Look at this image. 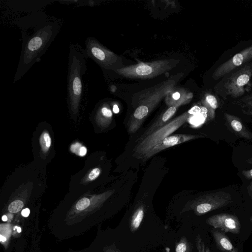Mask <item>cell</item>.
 <instances>
[{
	"mask_svg": "<svg viewBox=\"0 0 252 252\" xmlns=\"http://www.w3.org/2000/svg\"><path fill=\"white\" fill-rule=\"evenodd\" d=\"M32 21V32L28 35H22L21 54L15 74L13 82L21 79L47 51L59 32V24L45 19Z\"/></svg>",
	"mask_w": 252,
	"mask_h": 252,
	"instance_id": "1",
	"label": "cell"
},
{
	"mask_svg": "<svg viewBox=\"0 0 252 252\" xmlns=\"http://www.w3.org/2000/svg\"><path fill=\"white\" fill-rule=\"evenodd\" d=\"M183 75V73L173 75L152 87L134 94L131 104L135 109L127 124L129 133H134L139 129L143 122L161 101L174 91Z\"/></svg>",
	"mask_w": 252,
	"mask_h": 252,
	"instance_id": "2",
	"label": "cell"
},
{
	"mask_svg": "<svg viewBox=\"0 0 252 252\" xmlns=\"http://www.w3.org/2000/svg\"><path fill=\"white\" fill-rule=\"evenodd\" d=\"M84 49L70 43L67 75L68 99L71 110L76 113L83 92V76L87 70Z\"/></svg>",
	"mask_w": 252,
	"mask_h": 252,
	"instance_id": "3",
	"label": "cell"
},
{
	"mask_svg": "<svg viewBox=\"0 0 252 252\" xmlns=\"http://www.w3.org/2000/svg\"><path fill=\"white\" fill-rule=\"evenodd\" d=\"M193 114L191 111H186L137 142L132 150L133 156L142 160L151 149L187 122Z\"/></svg>",
	"mask_w": 252,
	"mask_h": 252,
	"instance_id": "4",
	"label": "cell"
},
{
	"mask_svg": "<svg viewBox=\"0 0 252 252\" xmlns=\"http://www.w3.org/2000/svg\"><path fill=\"white\" fill-rule=\"evenodd\" d=\"M179 63L175 59H162L124 66L115 72L127 78L149 79L169 71Z\"/></svg>",
	"mask_w": 252,
	"mask_h": 252,
	"instance_id": "5",
	"label": "cell"
},
{
	"mask_svg": "<svg viewBox=\"0 0 252 252\" xmlns=\"http://www.w3.org/2000/svg\"><path fill=\"white\" fill-rule=\"evenodd\" d=\"M84 53L101 67L115 71L123 67L122 59L102 45L96 39L88 37L85 41Z\"/></svg>",
	"mask_w": 252,
	"mask_h": 252,
	"instance_id": "6",
	"label": "cell"
},
{
	"mask_svg": "<svg viewBox=\"0 0 252 252\" xmlns=\"http://www.w3.org/2000/svg\"><path fill=\"white\" fill-rule=\"evenodd\" d=\"M230 195L224 191L211 192L200 195L187 202L181 212L192 210L200 216L229 204Z\"/></svg>",
	"mask_w": 252,
	"mask_h": 252,
	"instance_id": "7",
	"label": "cell"
},
{
	"mask_svg": "<svg viewBox=\"0 0 252 252\" xmlns=\"http://www.w3.org/2000/svg\"><path fill=\"white\" fill-rule=\"evenodd\" d=\"M252 76V63L244 65L230 75L223 82L227 94L237 98L243 95L245 87Z\"/></svg>",
	"mask_w": 252,
	"mask_h": 252,
	"instance_id": "8",
	"label": "cell"
},
{
	"mask_svg": "<svg viewBox=\"0 0 252 252\" xmlns=\"http://www.w3.org/2000/svg\"><path fill=\"white\" fill-rule=\"evenodd\" d=\"M193 94L192 93L183 91L181 97L157 118L155 121L137 139L136 143L169 123L170 119L175 114L178 108L189 103L191 100Z\"/></svg>",
	"mask_w": 252,
	"mask_h": 252,
	"instance_id": "9",
	"label": "cell"
},
{
	"mask_svg": "<svg viewBox=\"0 0 252 252\" xmlns=\"http://www.w3.org/2000/svg\"><path fill=\"white\" fill-rule=\"evenodd\" d=\"M114 190L107 191L94 196L93 198L84 197L79 200L69 213L71 218L83 216L100 207L114 192Z\"/></svg>",
	"mask_w": 252,
	"mask_h": 252,
	"instance_id": "10",
	"label": "cell"
},
{
	"mask_svg": "<svg viewBox=\"0 0 252 252\" xmlns=\"http://www.w3.org/2000/svg\"><path fill=\"white\" fill-rule=\"evenodd\" d=\"M251 60H252V45L219 65L214 71L212 77L219 79Z\"/></svg>",
	"mask_w": 252,
	"mask_h": 252,
	"instance_id": "11",
	"label": "cell"
},
{
	"mask_svg": "<svg viewBox=\"0 0 252 252\" xmlns=\"http://www.w3.org/2000/svg\"><path fill=\"white\" fill-rule=\"evenodd\" d=\"M206 222L214 228L233 234H238L241 228L237 217L226 213L213 215L206 219Z\"/></svg>",
	"mask_w": 252,
	"mask_h": 252,
	"instance_id": "12",
	"label": "cell"
},
{
	"mask_svg": "<svg viewBox=\"0 0 252 252\" xmlns=\"http://www.w3.org/2000/svg\"><path fill=\"white\" fill-rule=\"evenodd\" d=\"M203 137L202 135L188 134H176L170 135L155 145L143 157V161L148 160L157 153L168 148Z\"/></svg>",
	"mask_w": 252,
	"mask_h": 252,
	"instance_id": "13",
	"label": "cell"
},
{
	"mask_svg": "<svg viewBox=\"0 0 252 252\" xmlns=\"http://www.w3.org/2000/svg\"><path fill=\"white\" fill-rule=\"evenodd\" d=\"M211 232L217 246L222 252H239L224 232L215 228Z\"/></svg>",
	"mask_w": 252,
	"mask_h": 252,
	"instance_id": "14",
	"label": "cell"
},
{
	"mask_svg": "<svg viewBox=\"0 0 252 252\" xmlns=\"http://www.w3.org/2000/svg\"><path fill=\"white\" fill-rule=\"evenodd\" d=\"M224 116L231 128L238 135L247 139L252 137L251 134L239 118L227 113H224Z\"/></svg>",
	"mask_w": 252,
	"mask_h": 252,
	"instance_id": "15",
	"label": "cell"
},
{
	"mask_svg": "<svg viewBox=\"0 0 252 252\" xmlns=\"http://www.w3.org/2000/svg\"><path fill=\"white\" fill-rule=\"evenodd\" d=\"M201 103L207 111V120H211L215 115V111L218 107V102L215 96L207 93L201 99Z\"/></svg>",
	"mask_w": 252,
	"mask_h": 252,
	"instance_id": "16",
	"label": "cell"
},
{
	"mask_svg": "<svg viewBox=\"0 0 252 252\" xmlns=\"http://www.w3.org/2000/svg\"><path fill=\"white\" fill-rule=\"evenodd\" d=\"M113 113L107 104H104L97 111L96 120L98 124L103 127H107L111 123Z\"/></svg>",
	"mask_w": 252,
	"mask_h": 252,
	"instance_id": "17",
	"label": "cell"
},
{
	"mask_svg": "<svg viewBox=\"0 0 252 252\" xmlns=\"http://www.w3.org/2000/svg\"><path fill=\"white\" fill-rule=\"evenodd\" d=\"M145 214L143 205H139L132 214L130 220V228L132 232H135L140 227Z\"/></svg>",
	"mask_w": 252,
	"mask_h": 252,
	"instance_id": "18",
	"label": "cell"
},
{
	"mask_svg": "<svg viewBox=\"0 0 252 252\" xmlns=\"http://www.w3.org/2000/svg\"><path fill=\"white\" fill-rule=\"evenodd\" d=\"M192 244L185 236H182L176 244L175 252H192Z\"/></svg>",
	"mask_w": 252,
	"mask_h": 252,
	"instance_id": "19",
	"label": "cell"
},
{
	"mask_svg": "<svg viewBox=\"0 0 252 252\" xmlns=\"http://www.w3.org/2000/svg\"><path fill=\"white\" fill-rule=\"evenodd\" d=\"M244 113L252 115V94H248L242 97L239 101Z\"/></svg>",
	"mask_w": 252,
	"mask_h": 252,
	"instance_id": "20",
	"label": "cell"
},
{
	"mask_svg": "<svg viewBox=\"0 0 252 252\" xmlns=\"http://www.w3.org/2000/svg\"><path fill=\"white\" fill-rule=\"evenodd\" d=\"M39 143L41 147L43 152H47L51 145V138L48 132L44 131L41 134L40 139Z\"/></svg>",
	"mask_w": 252,
	"mask_h": 252,
	"instance_id": "21",
	"label": "cell"
},
{
	"mask_svg": "<svg viewBox=\"0 0 252 252\" xmlns=\"http://www.w3.org/2000/svg\"><path fill=\"white\" fill-rule=\"evenodd\" d=\"M24 205V202L22 200H16L9 205L8 210L11 213H18L23 208Z\"/></svg>",
	"mask_w": 252,
	"mask_h": 252,
	"instance_id": "22",
	"label": "cell"
},
{
	"mask_svg": "<svg viewBox=\"0 0 252 252\" xmlns=\"http://www.w3.org/2000/svg\"><path fill=\"white\" fill-rule=\"evenodd\" d=\"M195 244L197 252H205L206 246L200 234H197L196 235Z\"/></svg>",
	"mask_w": 252,
	"mask_h": 252,
	"instance_id": "23",
	"label": "cell"
},
{
	"mask_svg": "<svg viewBox=\"0 0 252 252\" xmlns=\"http://www.w3.org/2000/svg\"><path fill=\"white\" fill-rule=\"evenodd\" d=\"M100 173V169L96 167L92 169L91 172L88 175L87 178V181H93L97 178Z\"/></svg>",
	"mask_w": 252,
	"mask_h": 252,
	"instance_id": "24",
	"label": "cell"
},
{
	"mask_svg": "<svg viewBox=\"0 0 252 252\" xmlns=\"http://www.w3.org/2000/svg\"><path fill=\"white\" fill-rule=\"evenodd\" d=\"M104 252H121L115 245H111L104 248Z\"/></svg>",
	"mask_w": 252,
	"mask_h": 252,
	"instance_id": "25",
	"label": "cell"
},
{
	"mask_svg": "<svg viewBox=\"0 0 252 252\" xmlns=\"http://www.w3.org/2000/svg\"><path fill=\"white\" fill-rule=\"evenodd\" d=\"M242 173L247 178L249 179L252 178V169L248 170H244Z\"/></svg>",
	"mask_w": 252,
	"mask_h": 252,
	"instance_id": "26",
	"label": "cell"
},
{
	"mask_svg": "<svg viewBox=\"0 0 252 252\" xmlns=\"http://www.w3.org/2000/svg\"><path fill=\"white\" fill-rule=\"evenodd\" d=\"M30 213V211L29 208H25L22 211L21 214L24 217H27L29 216Z\"/></svg>",
	"mask_w": 252,
	"mask_h": 252,
	"instance_id": "27",
	"label": "cell"
},
{
	"mask_svg": "<svg viewBox=\"0 0 252 252\" xmlns=\"http://www.w3.org/2000/svg\"><path fill=\"white\" fill-rule=\"evenodd\" d=\"M87 153V149L85 147H81L80 149L79 155L80 156H84Z\"/></svg>",
	"mask_w": 252,
	"mask_h": 252,
	"instance_id": "28",
	"label": "cell"
},
{
	"mask_svg": "<svg viewBox=\"0 0 252 252\" xmlns=\"http://www.w3.org/2000/svg\"><path fill=\"white\" fill-rule=\"evenodd\" d=\"M245 90L247 91H252V83H249Z\"/></svg>",
	"mask_w": 252,
	"mask_h": 252,
	"instance_id": "29",
	"label": "cell"
},
{
	"mask_svg": "<svg viewBox=\"0 0 252 252\" xmlns=\"http://www.w3.org/2000/svg\"><path fill=\"white\" fill-rule=\"evenodd\" d=\"M113 110L115 113H118L119 112V109L117 105L115 104L113 106Z\"/></svg>",
	"mask_w": 252,
	"mask_h": 252,
	"instance_id": "30",
	"label": "cell"
},
{
	"mask_svg": "<svg viewBox=\"0 0 252 252\" xmlns=\"http://www.w3.org/2000/svg\"><path fill=\"white\" fill-rule=\"evenodd\" d=\"M0 241L1 243H4L6 241L7 238L5 236H3L2 235L0 234Z\"/></svg>",
	"mask_w": 252,
	"mask_h": 252,
	"instance_id": "31",
	"label": "cell"
},
{
	"mask_svg": "<svg viewBox=\"0 0 252 252\" xmlns=\"http://www.w3.org/2000/svg\"><path fill=\"white\" fill-rule=\"evenodd\" d=\"M1 219H2V220L3 221H6L8 220V218H7V216L6 215L2 216Z\"/></svg>",
	"mask_w": 252,
	"mask_h": 252,
	"instance_id": "32",
	"label": "cell"
},
{
	"mask_svg": "<svg viewBox=\"0 0 252 252\" xmlns=\"http://www.w3.org/2000/svg\"><path fill=\"white\" fill-rule=\"evenodd\" d=\"M247 162L250 164H252V158L248 159Z\"/></svg>",
	"mask_w": 252,
	"mask_h": 252,
	"instance_id": "33",
	"label": "cell"
},
{
	"mask_svg": "<svg viewBox=\"0 0 252 252\" xmlns=\"http://www.w3.org/2000/svg\"><path fill=\"white\" fill-rule=\"evenodd\" d=\"M205 252H211L210 249L208 247H205Z\"/></svg>",
	"mask_w": 252,
	"mask_h": 252,
	"instance_id": "34",
	"label": "cell"
},
{
	"mask_svg": "<svg viewBox=\"0 0 252 252\" xmlns=\"http://www.w3.org/2000/svg\"><path fill=\"white\" fill-rule=\"evenodd\" d=\"M17 231L18 233H20L21 232V227L17 226Z\"/></svg>",
	"mask_w": 252,
	"mask_h": 252,
	"instance_id": "35",
	"label": "cell"
}]
</instances>
